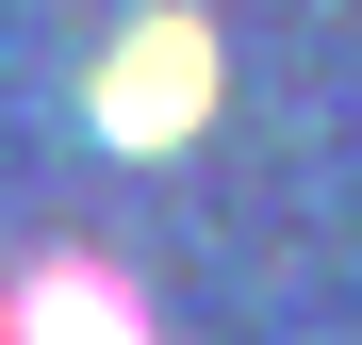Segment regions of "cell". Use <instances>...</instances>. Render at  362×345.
<instances>
[{"mask_svg":"<svg viewBox=\"0 0 362 345\" xmlns=\"http://www.w3.org/2000/svg\"><path fill=\"white\" fill-rule=\"evenodd\" d=\"M214 83H230V66H214L198 17H132V33L99 49V83H83V132L132 148V164H148V148H198V132H214Z\"/></svg>","mask_w":362,"mask_h":345,"instance_id":"cell-1","label":"cell"},{"mask_svg":"<svg viewBox=\"0 0 362 345\" xmlns=\"http://www.w3.org/2000/svg\"><path fill=\"white\" fill-rule=\"evenodd\" d=\"M17 345H165V329H148V296L115 263H33L17 279Z\"/></svg>","mask_w":362,"mask_h":345,"instance_id":"cell-2","label":"cell"},{"mask_svg":"<svg viewBox=\"0 0 362 345\" xmlns=\"http://www.w3.org/2000/svg\"><path fill=\"white\" fill-rule=\"evenodd\" d=\"M0 345H17V296H0Z\"/></svg>","mask_w":362,"mask_h":345,"instance_id":"cell-3","label":"cell"}]
</instances>
